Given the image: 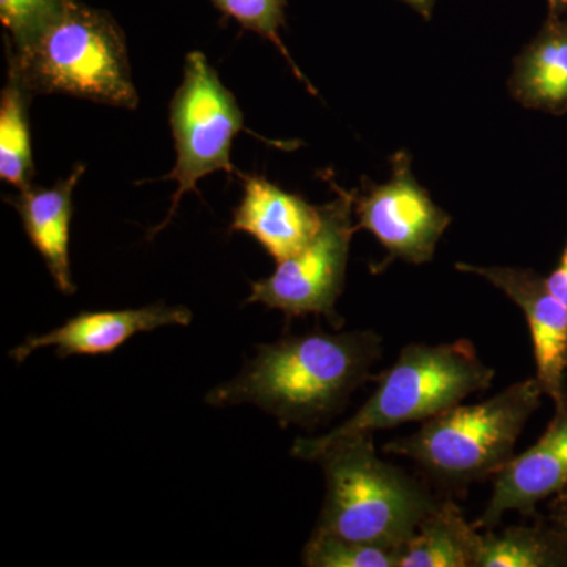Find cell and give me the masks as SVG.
Here are the masks:
<instances>
[{
    "label": "cell",
    "instance_id": "obj_14",
    "mask_svg": "<svg viewBox=\"0 0 567 567\" xmlns=\"http://www.w3.org/2000/svg\"><path fill=\"white\" fill-rule=\"evenodd\" d=\"M509 92L528 110L567 112V14L548 13L540 31L514 61Z\"/></svg>",
    "mask_w": 567,
    "mask_h": 567
},
{
    "label": "cell",
    "instance_id": "obj_6",
    "mask_svg": "<svg viewBox=\"0 0 567 567\" xmlns=\"http://www.w3.org/2000/svg\"><path fill=\"white\" fill-rule=\"evenodd\" d=\"M169 123L177 163L166 178L177 182V192L166 219L151 230V237L169 226L182 197L197 193L204 177L218 171L240 175L230 151L235 136L245 130V115L200 51L186 55L181 87L169 104Z\"/></svg>",
    "mask_w": 567,
    "mask_h": 567
},
{
    "label": "cell",
    "instance_id": "obj_4",
    "mask_svg": "<svg viewBox=\"0 0 567 567\" xmlns=\"http://www.w3.org/2000/svg\"><path fill=\"white\" fill-rule=\"evenodd\" d=\"M9 73L35 93H61L107 106L140 103L121 25L74 0L31 47L7 50Z\"/></svg>",
    "mask_w": 567,
    "mask_h": 567
},
{
    "label": "cell",
    "instance_id": "obj_23",
    "mask_svg": "<svg viewBox=\"0 0 567 567\" xmlns=\"http://www.w3.org/2000/svg\"><path fill=\"white\" fill-rule=\"evenodd\" d=\"M406 6L412 7L423 18H431L434 10L435 0H402Z\"/></svg>",
    "mask_w": 567,
    "mask_h": 567
},
{
    "label": "cell",
    "instance_id": "obj_16",
    "mask_svg": "<svg viewBox=\"0 0 567 567\" xmlns=\"http://www.w3.org/2000/svg\"><path fill=\"white\" fill-rule=\"evenodd\" d=\"M476 567H567V543L547 518L516 525L481 539Z\"/></svg>",
    "mask_w": 567,
    "mask_h": 567
},
{
    "label": "cell",
    "instance_id": "obj_11",
    "mask_svg": "<svg viewBox=\"0 0 567 567\" xmlns=\"http://www.w3.org/2000/svg\"><path fill=\"white\" fill-rule=\"evenodd\" d=\"M192 320V311L185 306L163 303L121 311H82L55 330L28 336L9 354L11 360L20 364L44 347H54L61 360L74 354H110L136 334L171 324L186 327Z\"/></svg>",
    "mask_w": 567,
    "mask_h": 567
},
{
    "label": "cell",
    "instance_id": "obj_9",
    "mask_svg": "<svg viewBox=\"0 0 567 567\" xmlns=\"http://www.w3.org/2000/svg\"><path fill=\"white\" fill-rule=\"evenodd\" d=\"M458 271L481 276L514 301L527 319L536 379L554 402L567 394V306L551 293L546 278L532 268L456 264Z\"/></svg>",
    "mask_w": 567,
    "mask_h": 567
},
{
    "label": "cell",
    "instance_id": "obj_5",
    "mask_svg": "<svg viewBox=\"0 0 567 567\" xmlns=\"http://www.w3.org/2000/svg\"><path fill=\"white\" fill-rule=\"evenodd\" d=\"M544 395L536 377L522 380L480 404H457L429 417L415 434L386 443L383 453L412 458L440 483L464 486L486 480L514 456Z\"/></svg>",
    "mask_w": 567,
    "mask_h": 567
},
{
    "label": "cell",
    "instance_id": "obj_15",
    "mask_svg": "<svg viewBox=\"0 0 567 567\" xmlns=\"http://www.w3.org/2000/svg\"><path fill=\"white\" fill-rule=\"evenodd\" d=\"M481 539L453 499H439L399 551V567H476Z\"/></svg>",
    "mask_w": 567,
    "mask_h": 567
},
{
    "label": "cell",
    "instance_id": "obj_7",
    "mask_svg": "<svg viewBox=\"0 0 567 567\" xmlns=\"http://www.w3.org/2000/svg\"><path fill=\"white\" fill-rule=\"evenodd\" d=\"M336 197L322 205V226L316 237L278 262L275 274L251 282L246 303H259L284 312L287 319L308 315L323 316L334 328L342 327L336 303L344 290L353 221L354 194L331 182Z\"/></svg>",
    "mask_w": 567,
    "mask_h": 567
},
{
    "label": "cell",
    "instance_id": "obj_8",
    "mask_svg": "<svg viewBox=\"0 0 567 567\" xmlns=\"http://www.w3.org/2000/svg\"><path fill=\"white\" fill-rule=\"evenodd\" d=\"M391 167L390 181L354 194L357 230L374 235L388 252V259L372 271L383 270L398 259L413 265L431 262L440 238L453 221L417 183L409 153L395 152Z\"/></svg>",
    "mask_w": 567,
    "mask_h": 567
},
{
    "label": "cell",
    "instance_id": "obj_22",
    "mask_svg": "<svg viewBox=\"0 0 567 567\" xmlns=\"http://www.w3.org/2000/svg\"><path fill=\"white\" fill-rule=\"evenodd\" d=\"M547 520L561 533L567 543V491L555 496L554 502L550 503Z\"/></svg>",
    "mask_w": 567,
    "mask_h": 567
},
{
    "label": "cell",
    "instance_id": "obj_10",
    "mask_svg": "<svg viewBox=\"0 0 567 567\" xmlns=\"http://www.w3.org/2000/svg\"><path fill=\"white\" fill-rule=\"evenodd\" d=\"M567 491V394L555 402L546 432L525 453L513 456L494 475L491 502L477 518V529L498 527L503 516L516 511L537 516V505Z\"/></svg>",
    "mask_w": 567,
    "mask_h": 567
},
{
    "label": "cell",
    "instance_id": "obj_21",
    "mask_svg": "<svg viewBox=\"0 0 567 567\" xmlns=\"http://www.w3.org/2000/svg\"><path fill=\"white\" fill-rule=\"evenodd\" d=\"M546 282L551 293L567 306V240L561 257H559V262L555 270L547 276Z\"/></svg>",
    "mask_w": 567,
    "mask_h": 567
},
{
    "label": "cell",
    "instance_id": "obj_12",
    "mask_svg": "<svg viewBox=\"0 0 567 567\" xmlns=\"http://www.w3.org/2000/svg\"><path fill=\"white\" fill-rule=\"evenodd\" d=\"M244 197L235 208L230 230L251 235L276 264L303 249L322 226V207L284 192L264 175L241 174Z\"/></svg>",
    "mask_w": 567,
    "mask_h": 567
},
{
    "label": "cell",
    "instance_id": "obj_20",
    "mask_svg": "<svg viewBox=\"0 0 567 567\" xmlns=\"http://www.w3.org/2000/svg\"><path fill=\"white\" fill-rule=\"evenodd\" d=\"M74 0H0V20L7 31V50H25Z\"/></svg>",
    "mask_w": 567,
    "mask_h": 567
},
{
    "label": "cell",
    "instance_id": "obj_2",
    "mask_svg": "<svg viewBox=\"0 0 567 567\" xmlns=\"http://www.w3.org/2000/svg\"><path fill=\"white\" fill-rule=\"evenodd\" d=\"M324 499L316 533L399 548L439 499L404 470L377 456L372 434L338 440L317 454Z\"/></svg>",
    "mask_w": 567,
    "mask_h": 567
},
{
    "label": "cell",
    "instance_id": "obj_24",
    "mask_svg": "<svg viewBox=\"0 0 567 567\" xmlns=\"http://www.w3.org/2000/svg\"><path fill=\"white\" fill-rule=\"evenodd\" d=\"M548 13L567 14V0H547Z\"/></svg>",
    "mask_w": 567,
    "mask_h": 567
},
{
    "label": "cell",
    "instance_id": "obj_1",
    "mask_svg": "<svg viewBox=\"0 0 567 567\" xmlns=\"http://www.w3.org/2000/svg\"><path fill=\"white\" fill-rule=\"evenodd\" d=\"M383 339L374 331L284 336L260 346L233 382L213 390L215 406L252 404L279 424L315 427L341 412L382 357Z\"/></svg>",
    "mask_w": 567,
    "mask_h": 567
},
{
    "label": "cell",
    "instance_id": "obj_18",
    "mask_svg": "<svg viewBox=\"0 0 567 567\" xmlns=\"http://www.w3.org/2000/svg\"><path fill=\"white\" fill-rule=\"evenodd\" d=\"M399 548L354 543L312 532L303 550L309 567H399Z\"/></svg>",
    "mask_w": 567,
    "mask_h": 567
},
{
    "label": "cell",
    "instance_id": "obj_13",
    "mask_svg": "<svg viewBox=\"0 0 567 567\" xmlns=\"http://www.w3.org/2000/svg\"><path fill=\"white\" fill-rule=\"evenodd\" d=\"M84 173V164H78L69 177L50 188H41L32 183L7 199L20 215L29 240L43 257L55 286L63 295L76 292L71 276L70 229L74 188Z\"/></svg>",
    "mask_w": 567,
    "mask_h": 567
},
{
    "label": "cell",
    "instance_id": "obj_3",
    "mask_svg": "<svg viewBox=\"0 0 567 567\" xmlns=\"http://www.w3.org/2000/svg\"><path fill=\"white\" fill-rule=\"evenodd\" d=\"M495 371L483 363L466 339L447 344H409L391 368L375 375L374 393L352 417L322 436L295 440L292 454L315 462L317 454L350 436L374 434L429 417L487 390Z\"/></svg>",
    "mask_w": 567,
    "mask_h": 567
},
{
    "label": "cell",
    "instance_id": "obj_19",
    "mask_svg": "<svg viewBox=\"0 0 567 567\" xmlns=\"http://www.w3.org/2000/svg\"><path fill=\"white\" fill-rule=\"evenodd\" d=\"M210 2L224 14L234 18L246 31L256 32L257 35L274 43L289 63L290 69L297 74L298 80L305 82L311 93H316L311 82L306 80L305 74L293 62L292 55L287 51L281 33H279L282 25L286 24L287 0H210Z\"/></svg>",
    "mask_w": 567,
    "mask_h": 567
},
{
    "label": "cell",
    "instance_id": "obj_17",
    "mask_svg": "<svg viewBox=\"0 0 567 567\" xmlns=\"http://www.w3.org/2000/svg\"><path fill=\"white\" fill-rule=\"evenodd\" d=\"M33 93L7 71L0 96V178L17 189L28 188L35 177L29 103Z\"/></svg>",
    "mask_w": 567,
    "mask_h": 567
}]
</instances>
